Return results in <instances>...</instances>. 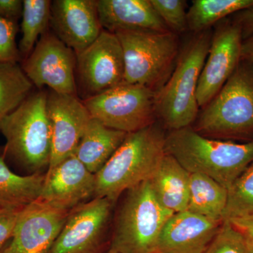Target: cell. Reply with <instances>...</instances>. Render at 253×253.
<instances>
[{"mask_svg":"<svg viewBox=\"0 0 253 253\" xmlns=\"http://www.w3.org/2000/svg\"><path fill=\"white\" fill-rule=\"evenodd\" d=\"M47 92L33 91L0 126L6 139L3 157L17 174H44L51 154V129L46 111Z\"/></svg>","mask_w":253,"mask_h":253,"instance_id":"1","label":"cell"},{"mask_svg":"<svg viewBox=\"0 0 253 253\" xmlns=\"http://www.w3.org/2000/svg\"><path fill=\"white\" fill-rule=\"evenodd\" d=\"M165 151L188 172L208 176L228 190L253 163V140L237 143L206 137L191 126L166 134Z\"/></svg>","mask_w":253,"mask_h":253,"instance_id":"2","label":"cell"},{"mask_svg":"<svg viewBox=\"0 0 253 253\" xmlns=\"http://www.w3.org/2000/svg\"><path fill=\"white\" fill-rule=\"evenodd\" d=\"M166 134L155 123L126 135L104 167L95 174L94 198L116 202L128 189L150 180L166 155Z\"/></svg>","mask_w":253,"mask_h":253,"instance_id":"3","label":"cell"},{"mask_svg":"<svg viewBox=\"0 0 253 253\" xmlns=\"http://www.w3.org/2000/svg\"><path fill=\"white\" fill-rule=\"evenodd\" d=\"M212 32L196 33L179 52L170 76L156 92V111L170 130L191 126L198 118L196 90Z\"/></svg>","mask_w":253,"mask_h":253,"instance_id":"4","label":"cell"},{"mask_svg":"<svg viewBox=\"0 0 253 253\" xmlns=\"http://www.w3.org/2000/svg\"><path fill=\"white\" fill-rule=\"evenodd\" d=\"M196 119V132L220 140H253V69L240 63Z\"/></svg>","mask_w":253,"mask_h":253,"instance_id":"5","label":"cell"},{"mask_svg":"<svg viewBox=\"0 0 253 253\" xmlns=\"http://www.w3.org/2000/svg\"><path fill=\"white\" fill-rule=\"evenodd\" d=\"M125 194L114 216L109 249L120 253H156L163 226L174 213L158 202L150 180Z\"/></svg>","mask_w":253,"mask_h":253,"instance_id":"6","label":"cell"},{"mask_svg":"<svg viewBox=\"0 0 253 253\" xmlns=\"http://www.w3.org/2000/svg\"><path fill=\"white\" fill-rule=\"evenodd\" d=\"M125 60L124 83L157 91L170 76L179 54L177 34L172 31H118Z\"/></svg>","mask_w":253,"mask_h":253,"instance_id":"7","label":"cell"},{"mask_svg":"<svg viewBox=\"0 0 253 253\" xmlns=\"http://www.w3.org/2000/svg\"><path fill=\"white\" fill-rule=\"evenodd\" d=\"M91 117L108 127L135 132L156 123V91L140 84L123 83L83 101Z\"/></svg>","mask_w":253,"mask_h":253,"instance_id":"8","label":"cell"},{"mask_svg":"<svg viewBox=\"0 0 253 253\" xmlns=\"http://www.w3.org/2000/svg\"><path fill=\"white\" fill-rule=\"evenodd\" d=\"M122 46L115 33L103 30L96 41L77 54V95L82 100L94 97L124 82Z\"/></svg>","mask_w":253,"mask_h":253,"instance_id":"9","label":"cell"},{"mask_svg":"<svg viewBox=\"0 0 253 253\" xmlns=\"http://www.w3.org/2000/svg\"><path fill=\"white\" fill-rule=\"evenodd\" d=\"M115 204L106 198H94L73 208L48 253H102Z\"/></svg>","mask_w":253,"mask_h":253,"instance_id":"10","label":"cell"},{"mask_svg":"<svg viewBox=\"0 0 253 253\" xmlns=\"http://www.w3.org/2000/svg\"><path fill=\"white\" fill-rule=\"evenodd\" d=\"M76 63V53L48 30L21 66L35 87L77 95Z\"/></svg>","mask_w":253,"mask_h":253,"instance_id":"11","label":"cell"},{"mask_svg":"<svg viewBox=\"0 0 253 253\" xmlns=\"http://www.w3.org/2000/svg\"><path fill=\"white\" fill-rule=\"evenodd\" d=\"M243 38L235 22L221 21L212 35L211 46L196 90L199 108L204 109L221 90L241 61Z\"/></svg>","mask_w":253,"mask_h":253,"instance_id":"12","label":"cell"},{"mask_svg":"<svg viewBox=\"0 0 253 253\" xmlns=\"http://www.w3.org/2000/svg\"><path fill=\"white\" fill-rule=\"evenodd\" d=\"M46 111L51 136V154L47 172L74 155L88 123L89 111L77 95L59 94L50 90Z\"/></svg>","mask_w":253,"mask_h":253,"instance_id":"13","label":"cell"},{"mask_svg":"<svg viewBox=\"0 0 253 253\" xmlns=\"http://www.w3.org/2000/svg\"><path fill=\"white\" fill-rule=\"evenodd\" d=\"M71 211L38 199L23 208L11 240V253H48Z\"/></svg>","mask_w":253,"mask_h":253,"instance_id":"14","label":"cell"},{"mask_svg":"<svg viewBox=\"0 0 253 253\" xmlns=\"http://www.w3.org/2000/svg\"><path fill=\"white\" fill-rule=\"evenodd\" d=\"M49 26L68 47L80 54L92 44L103 31L97 0L51 1Z\"/></svg>","mask_w":253,"mask_h":253,"instance_id":"15","label":"cell"},{"mask_svg":"<svg viewBox=\"0 0 253 253\" xmlns=\"http://www.w3.org/2000/svg\"><path fill=\"white\" fill-rule=\"evenodd\" d=\"M94 193L95 174L72 155L51 172L46 173L38 200L63 209L72 210L94 199Z\"/></svg>","mask_w":253,"mask_h":253,"instance_id":"16","label":"cell"},{"mask_svg":"<svg viewBox=\"0 0 253 253\" xmlns=\"http://www.w3.org/2000/svg\"><path fill=\"white\" fill-rule=\"evenodd\" d=\"M222 221L187 211L174 213L163 226L156 253H204Z\"/></svg>","mask_w":253,"mask_h":253,"instance_id":"17","label":"cell"},{"mask_svg":"<svg viewBox=\"0 0 253 253\" xmlns=\"http://www.w3.org/2000/svg\"><path fill=\"white\" fill-rule=\"evenodd\" d=\"M98 15L104 31H170L151 0H97Z\"/></svg>","mask_w":253,"mask_h":253,"instance_id":"18","label":"cell"},{"mask_svg":"<svg viewBox=\"0 0 253 253\" xmlns=\"http://www.w3.org/2000/svg\"><path fill=\"white\" fill-rule=\"evenodd\" d=\"M191 173L166 153L154 175L150 179L161 206L172 213L187 211Z\"/></svg>","mask_w":253,"mask_h":253,"instance_id":"19","label":"cell"},{"mask_svg":"<svg viewBox=\"0 0 253 253\" xmlns=\"http://www.w3.org/2000/svg\"><path fill=\"white\" fill-rule=\"evenodd\" d=\"M127 134L108 127L91 118L74 155L89 172L96 174L123 144Z\"/></svg>","mask_w":253,"mask_h":253,"instance_id":"20","label":"cell"},{"mask_svg":"<svg viewBox=\"0 0 253 253\" xmlns=\"http://www.w3.org/2000/svg\"><path fill=\"white\" fill-rule=\"evenodd\" d=\"M45 174L23 176L14 172L0 156V208L23 209L39 199Z\"/></svg>","mask_w":253,"mask_h":253,"instance_id":"21","label":"cell"},{"mask_svg":"<svg viewBox=\"0 0 253 253\" xmlns=\"http://www.w3.org/2000/svg\"><path fill=\"white\" fill-rule=\"evenodd\" d=\"M228 189L205 174L191 173L187 211L215 221H223Z\"/></svg>","mask_w":253,"mask_h":253,"instance_id":"22","label":"cell"},{"mask_svg":"<svg viewBox=\"0 0 253 253\" xmlns=\"http://www.w3.org/2000/svg\"><path fill=\"white\" fill-rule=\"evenodd\" d=\"M253 6V0H194L186 14L188 29L208 31L226 16Z\"/></svg>","mask_w":253,"mask_h":253,"instance_id":"23","label":"cell"},{"mask_svg":"<svg viewBox=\"0 0 253 253\" xmlns=\"http://www.w3.org/2000/svg\"><path fill=\"white\" fill-rule=\"evenodd\" d=\"M18 63H0V126L34 91Z\"/></svg>","mask_w":253,"mask_h":253,"instance_id":"24","label":"cell"},{"mask_svg":"<svg viewBox=\"0 0 253 253\" xmlns=\"http://www.w3.org/2000/svg\"><path fill=\"white\" fill-rule=\"evenodd\" d=\"M51 6L49 0H23L21 25L22 37L18 46L23 59L28 57L41 37L48 31Z\"/></svg>","mask_w":253,"mask_h":253,"instance_id":"25","label":"cell"},{"mask_svg":"<svg viewBox=\"0 0 253 253\" xmlns=\"http://www.w3.org/2000/svg\"><path fill=\"white\" fill-rule=\"evenodd\" d=\"M253 216V163L228 190L223 220Z\"/></svg>","mask_w":253,"mask_h":253,"instance_id":"26","label":"cell"},{"mask_svg":"<svg viewBox=\"0 0 253 253\" xmlns=\"http://www.w3.org/2000/svg\"><path fill=\"white\" fill-rule=\"evenodd\" d=\"M249 246L230 221L223 220L217 234L204 253H248Z\"/></svg>","mask_w":253,"mask_h":253,"instance_id":"27","label":"cell"},{"mask_svg":"<svg viewBox=\"0 0 253 253\" xmlns=\"http://www.w3.org/2000/svg\"><path fill=\"white\" fill-rule=\"evenodd\" d=\"M156 12L173 33H184L188 30L186 1L184 0H151Z\"/></svg>","mask_w":253,"mask_h":253,"instance_id":"28","label":"cell"},{"mask_svg":"<svg viewBox=\"0 0 253 253\" xmlns=\"http://www.w3.org/2000/svg\"><path fill=\"white\" fill-rule=\"evenodd\" d=\"M17 33V23L0 16V63H19L22 59L16 44Z\"/></svg>","mask_w":253,"mask_h":253,"instance_id":"29","label":"cell"},{"mask_svg":"<svg viewBox=\"0 0 253 253\" xmlns=\"http://www.w3.org/2000/svg\"><path fill=\"white\" fill-rule=\"evenodd\" d=\"M21 210L0 208V251L12 239Z\"/></svg>","mask_w":253,"mask_h":253,"instance_id":"30","label":"cell"},{"mask_svg":"<svg viewBox=\"0 0 253 253\" xmlns=\"http://www.w3.org/2000/svg\"><path fill=\"white\" fill-rule=\"evenodd\" d=\"M23 1L21 0H0V16L17 23L22 17Z\"/></svg>","mask_w":253,"mask_h":253,"instance_id":"31","label":"cell"},{"mask_svg":"<svg viewBox=\"0 0 253 253\" xmlns=\"http://www.w3.org/2000/svg\"><path fill=\"white\" fill-rule=\"evenodd\" d=\"M239 13L234 22L241 28L244 41L253 34V6Z\"/></svg>","mask_w":253,"mask_h":253,"instance_id":"32","label":"cell"},{"mask_svg":"<svg viewBox=\"0 0 253 253\" xmlns=\"http://www.w3.org/2000/svg\"><path fill=\"white\" fill-rule=\"evenodd\" d=\"M243 234L250 247L253 249V216L227 219Z\"/></svg>","mask_w":253,"mask_h":253,"instance_id":"33","label":"cell"},{"mask_svg":"<svg viewBox=\"0 0 253 253\" xmlns=\"http://www.w3.org/2000/svg\"><path fill=\"white\" fill-rule=\"evenodd\" d=\"M241 60L253 63V34L243 41L241 46Z\"/></svg>","mask_w":253,"mask_h":253,"instance_id":"34","label":"cell"},{"mask_svg":"<svg viewBox=\"0 0 253 253\" xmlns=\"http://www.w3.org/2000/svg\"><path fill=\"white\" fill-rule=\"evenodd\" d=\"M0 253H11V241L5 245L4 247L0 251Z\"/></svg>","mask_w":253,"mask_h":253,"instance_id":"35","label":"cell"},{"mask_svg":"<svg viewBox=\"0 0 253 253\" xmlns=\"http://www.w3.org/2000/svg\"><path fill=\"white\" fill-rule=\"evenodd\" d=\"M3 149H4V146L0 145V156H1V155L3 154Z\"/></svg>","mask_w":253,"mask_h":253,"instance_id":"36","label":"cell"},{"mask_svg":"<svg viewBox=\"0 0 253 253\" xmlns=\"http://www.w3.org/2000/svg\"><path fill=\"white\" fill-rule=\"evenodd\" d=\"M120 253L118 252H116V251H112V250H108L107 253Z\"/></svg>","mask_w":253,"mask_h":253,"instance_id":"37","label":"cell"},{"mask_svg":"<svg viewBox=\"0 0 253 253\" xmlns=\"http://www.w3.org/2000/svg\"><path fill=\"white\" fill-rule=\"evenodd\" d=\"M248 253H253V249H252V248L250 247V246L249 251H248Z\"/></svg>","mask_w":253,"mask_h":253,"instance_id":"38","label":"cell"},{"mask_svg":"<svg viewBox=\"0 0 253 253\" xmlns=\"http://www.w3.org/2000/svg\"></svg>","mask_w":253,"mask_h":253,"instance_id":"39","label":"cell"}]
</instances>
